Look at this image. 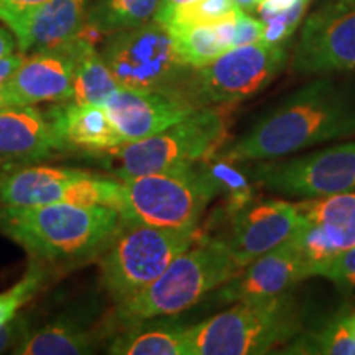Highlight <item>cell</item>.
Instances as JSON below:
<instances>
[{"mask_svg":"<svg viewBox=\"0 0 355 355\" xmlns=\"http://www.w3.org/2000/svg\"><path fill=\"white\" fill-rule=\"evenodd\" d=\"M285 46L252 43L230 48L202 68L191 69L181 96L194 107L229 105L250 99L282 73Z\"/></svg>","mask_w":355,"mask_h":355,"instance_id":"ba28073f","label":"cell"},{"mask_svg":"<svg viewBox=\"0 0 355 355\" xmlns=\"http://www.w3.org/2000/svg\"><path fill=\"white\" fill-rule=\"evenodd\" d=\"M300 331L298 309L290 295L241 301L224 313L186 327L188 355L268 354Z\"/></svg>","mask_w":355,"mask_h":355,"instance_id":"277c9868","label":"cell"},{"mask_svg":"<svg viewBox=\"0 0 355 355\" xmlns=\"http://www.w3.org/2000/svg\"><path fill=\"white\" fill-rule=\"evenodd\" d=\"M300 0H260L259 7L263 10H285V8L295 6Z\"/></svg>","mask_w":355,"mask_h":355,"instance_id":"8d00e7d4","label":"cell"},{"mask_svg":"<svg viewBox=\"0 0 355 355\" xmlns=\"http://www.w3.org/2000/svg\"><path fill=\"white\" fill-rule=\"evenodd\" d=\"M64 152L51 109L8 105L0 110V159L37 162Z\"/></svg>","mask_w":355,"mask_h":355,"instance_id":"2e32d148","label":"cell"},{"mask_svg":"<svg viewBox=\"0 0 355 355\" xmlns=\"http://www.w3.org/2000/svg\"><path fill=\"white\" fill-rule=\"evenodd\" d=\"M198 237V229H163L122 222L99 255L102 286L117 304L130 300L152 285Z\"/></svg>","mask_w":355,"mask_h":355,"instance_id":"8992f818","label":"cell"},{"mask_svg":"<svg viewBox=\"0 0 355 355\" xmlns=\"http://www.w3.org/2000/svg\"><path fill=\"white\" fill-rule=\"evenodd\" d=\"M355 68V2H336L304 21L293 55L300 74H324Z\"/></svg>","mask_w":355,"mask_h":355,"instance_id":"8fae6325","label":"cell"},{"mask_svg":"<svg viewBox=\"0 0 355 355\" xmlns=\"http://www.w3.org/2000/svg\"><path fill=\"white\" fill-rule=\"evenodd\" d=\"M89 0H46L15 28L20 53L50 50L78 37L86 24Z\"/></svg>","mask_w":355,"mask_h":355,"instance_id":"e0dca14e","label":"cell"},{"mask_svg":"<svg viewBox=\"0 0 355 355\" xmlns=\"http://www.w3.org/2000/svg\"><path fill=\"white\" fill-rule=\"evenodd\" d=\"M347 137H355V99L334 83L319 79L288 96L216 157L234 165L266 162Z\"/></svg>","mask_w":355,"mask_h":355,"instance_id":"6da1fadb","label":"cell"},{"mask_svg":"<svg viewBox=\"0 0 355 355\" xmlns=\"http://www.w3.org/2000/svg\"><path fill=\"white\" fill-rule=\"evenodd\" d=\"M46 0H0V20L15 28L21 20Z\"/></svg>","mask_w":355,"mask_h":355,"instance_id":"d6a6232c","label":"cell"},{"mask_svg":"<svg viewBox=\"0 0 355 355\" xmlns=\"http://www.w3.org/2000/svg\"><path fill=\"white\" fill-rule=\"evenodd\" d=\"M239 272L225 242L201 237L181 252L152 285L123 301L115 311V321L139 324L159 316H173L193 308Z\"/></svg>","mask_w":355,"mask_h":355,"instance_id":"3957f363","label":"cell"},{"mask_svg":"<svg viewBox=\"0 0 355 355\" xmlns=\"http://www.w3.org/2000/svg\"><path fill=\"white\" fill-rule=\"evenodd\" d=\"M337 2H355V0H337Z\"/></svg>","mask_w":355,"mask_h":355,"instance_id":"b9f144b4","label":"cell"},{"mask_svg":"<svg viewBox=\"0 0 355 355\" xmlns=\"http://www.w3.org/2000/svg\"><path fill=\"white\" fill-rule=\"evenodd\" d=\"M102 58L121 87L180 97H183L181 87L193 69L178 55L166 26L155 20L112 33Z\"/></svg>","mask_w":355,"mask_h":355,"instance_id":"9c48e42d","label":"cell"},{"mask_svg":"<svg viewBox=\"0 0 355 355\" xmlns=\"http://www.w3.org/2000/svg\"><path fill=\"white\" fill-rule=\"evenodd\" d=\"M121 225V214L104 206L55 202L0 209V230L44 265L99 259Z\"/></svg>","mask_w":355,"mask_h":355,"instance_id":"7a4b0ae2","label":"cell"},{"mask_svg":"<svg viewBox=\"0 0 355 355\" xmlns=\"http://www.w3.org/2000/svg\"><path fill=\"white\" fill-rule=\"evenodd\" d=\"M263 40V21L255 19L245 10H239L235 17V32H234V48L243 44L261 43Z\"/></svg>","mask_w":355,"mask_h":355,"instance_id":"1f68e13d","label":"cell"},{"mask_svg":"<svg viewBox=\"0 0 355 355\" xmlns=\"http://www.w3.org/2000/svg\"><path fill=\"white\" fill-rule=\"evenodd\" d=\"M28 334V321L25 318H15L7 326L0 327V354L8 349H15Z\"/></svg>","mask_w":355,"mask_h":355,"instance_id":"836d02e7","label":"cell"},{"mask_svg":"<svg viewBox=\"0 0 355 355\" xmlns=\"http://www.w3.org/2000/svg\"><path fill=\"white\" fill-rule=\"evenodd\" d=\"M122 183L109 178H97L91 173H84L74 180L64 191L63 201L74 206H104L119 212Z\"/></svg>","mask_w":355,"mask_h":355,"instance_id":"83f0119b","label":"cell"},{"mask_svg":"<svg viewBox=\"0 0 355 355\" xmlns=\"http://www.w3.org/2000/svg\"><path fill=\"white\" fill-rule=\"evenodd\" d=\"M219 193L204 165L128 178L122 180L119 214L123 224L196 229Z\"/></svg>","mask_w":355,"mask_h":355,"instance_id":"5b68a950","label":"cell"},{"mask_svg":"<svg viewBox=\"0 0 355 355\" xmlns=\"http://www.w3.org/2000/svg\"><path fill=\"white\" fill-rule=\"evenodd\" d=\"M86 171L73 168L24 166L0 178V202L7 207L46 206L63 201L68 186Z\"/></svg>","mask_w":355,"mask_h":355,"instance_id":"d6986e66","label":"cell"},{"mask_svg":"<svg viewBox=\"0 0 355 355\" xmlns=\"http://www.w3.org/2000/svg\"><path fill=\"white\" fill-rule=\"evenodd\" d=\"M232 2L237 6L239 8L245 12H255L257 7H259L260 0H232Z\"/></svg>","mask_w":355,"mask_h":355,"instance_id":"f35d334b","label":"cell"},{"mask_svg":"<svg viewBox=\"0 0 355 355\" xmlns=\"http://www.w3.org/2000/svg\"><path fill=\"white\" fill-rule=\"evenodd\" d=\"M318 277L329 278L339 286H355V245L337 254L318 272Z\"/></svg>","mask_w":355,"mask_h":355,"instance_id":"4dcf8cb0","label":"cell"},{"mask_svg":"<svg viewBox=\"0 0 355 355\" xmlns=\"http://www.w3.org/2000/svg\"><path fill=\"white\" fill-rule=\"evenodd\" d=\"M298 206L306 219L321 229L336 254L355 245V191L313 198Z\"/></svg>","mask_w":355,"mask_h":355,"instance_id":"ffe728a7","label":"cell"},{"mask_svg":"<svg viewBox=\"0 0 355 355\" xmlns=\"http://www.w3.org/2000/svg\"><path fill=\"white\" fill-rule=\"evenodd\" d=\"M107 352L117 355H188L186 327L127 332L115 337Z\"/></svg>","mask_w":355,"mask_h":355,"instance_id":"d4e9b609","label":"cell"},{"mask_svg":"<svg viewBox=\"0 0 355 355\" xmlns=\"http://www.w3.org/2000/svg\"><path fill=\"white\" fill-rule=\"evenodd\" d=\"M104 107L125 144L157 135L196 110L180 96L127 87L115 89Z\"/></svg>","mask_w":355,"mask_h":355,"instance_id":"9a60e30c","label":"cell"},{"mask_svg":"<svg viewBox=\"0 0 355 355\" xmlns=\"http://www.w3.org/2000/svg\"><path fill=\"white\" fill-rule=\"evenodd\" d=\"M241 10L232 0H194L171 8L170 12L155 17V21L166 28H180V26L214 25L229 20Z\"/></svg>","mask_w":355,"mask_h":355,"instance_id":"4316f807","label":"cell"},{"mask_svg":"<svg viewBox=\"0 0 355 355\" xmlns=\"http://www.w3.org/2000/svg\"><path fill=\"white\" fill-rule=\"evenodd\" d=\"M51 112L64 150L102 153L125 144L104 105L71 102L53 107Z\"/></svg>","mask_w":355,"mask_h":355,"instance_id":"ac0fdd59","label":"cell"},{"mask_svg":"<svg viewBox=\"0 0 355 355\" xmlns=\"http://www.w3.org/2000/svg\"><path fill=\"white\" fill-rule=\"evenodd\" d=\"M117 87L114 74L104 58L96 51L94 43L81 35L76 37V66H74L73 102L104 105Z\"/></svg>","mask_w":355,"mask_h":355,"instance_id":"cb8c5ba5","label":"cell"},{"mask_svg":"<svg viewBox=\"0 0 355 355\" xmlns=\"http://www.w3.org/2000/svg\"><path fill=\"white\" fill-rule=\"evenodd\" d=\"M350 322H352V332H354V337H355V313L350 314Z\"/></svg>","mask_w":355,"mask_h":355,"instance_id":"60d3db41","label":"cell"},{"mask_svg":"<svg viewBox=\"0 0 355 355\" xmlns=\"http://www.w3.org/2000/svg\"><path fill=\"white\" fill-rule=\"evenodd\" d=\"M189 2H194V0H162L157 15H162V13L170 12L171 8H175L178 6H184V3H189ZM157 15H155V17H157Z\"/></svg>","mask_w":355,"mask_h":355,"instance_id":"74e56055","label":"cell"},{"mask_svg":"<svg viewBox=\"0 0 355 355\" xmlns=\"http://www.w3.org/2000/svg\"><path fill=\"white\" fill-rule=\"evenodd\" d=\"M17 46V40L13 32H8L7 28L0 26V58H6L12 55Z\"/></svg>","mask_w":355,"mask_h":355,"instance_id":"d590c367","label":"cell"},{"mask_svg":"<svg viewBox=\"0 0 355 355\" xmlns=\"http://www.w3.org/2000/svg\"><path fill=\"white\" fill-rule=\"evenodd\" d=\"M232 214L230 229L222 241L239 270L290 241L304 222L298 204L283 199L248 201Z\"/></svg>","mask_w":355,"mask_h":355,"instance_id":"7c38bea8","label":"cell"},{"mask_svg":"<svg viewBox=\"0 0 355 355\" xmlns=\"http://www.w3.org/2000/svg\"><path fill=\"white\" fill-rule=\"evenodd\" d=\"M162 0H97L89 8L86 24L79 35L94 43L105 33L135 28L152 21Z\"/></svg>","mask_w":355,"mask_h":355,"instance_id":"603a6c76","label":"cell"},{"mask_svg":"<svg viewBox=\"0 0 355 355\" xmlns=\"http://www.w3.org/2000/svg\"><path fill=\"white\" fill-rule=\"evenodd\" d=\"M293 354L355 355V337L350 314H340L313 336H304L293 345Z\"/></svg>","mask_w":355,"mask_h":355,"instance_id":"484cf974","label":"cell"},{"mask_svg":"<svg viewBox=\"0 0 355 355\" xmlns=\"http://www.w3.org/2000/svg\"><path fill=\"white\" fill-rule=\"evenodd\" d=\"M311 277L308 261L295 239H290L268 254L239 270L220 286V300L241 303L286 295L290 288Z\"/></svg>","mask_w":355,"mask_h":355,"instance_id":"5bb4252c","label":"cell"},{"mask_svg":"<svg viewBox=\"0 0 355 355\" xmlns=\"http://www.w3.org/2000/svg\"><path fill=\"white\" fill-rule=\"evenodd\" d=\"M254 178L263 188L293 198H324L355 191V141L259 165Z\"/></svg>","mask_w":355,"mask_h":355,"instance_id":"30bf717a","label":"cell"},{"mask_svg":"<svg viewBox=\"0 0 355 355\" xmlns=\"http://www.w3.org/2000/svg\"><path fill=\"white\" fill-rule=\"evenodd\" d=\"M8 105H10V102H8L6 92H3V89L0 87V110L8 107Z\"/></svg>","mask_w":355,"mask_h":355,"instance_id":"ab89813d","label":"cell"},{"mask_svg":"<svg viewBox=\"0 0 355 355\" xmlns=\"http://www.w3.org/2000/svg\"><path fill=\"white\" fill-rule=\"evenodd\" d=\"M24 60V53H19V55H13L12 53V55H8L6 58H0V87L15 74V71L20 68Z\"/></svg>","mask_w":355,"mask_h":355,"instance_id":"e575fe53","label":"cell"},{"mask_svg":"<svg viewBox=\"0 0 355 355\" xmlns=\"http://www.w3.org/2000/svg\"><path fill=\"white\" fill-rule=\"evenodd\" d=\"M309 0H300L295 6L285 10H263L257 8L260 20L263 21V40L261 43L272 44V46H285L288 40L296 32L306 10H308Z\"/></svg>","mask_w":355,"mask_h":355,"instance_id":"f546056e","label":"cell"},{"mask_svg":"<svg viewBox=\"0 0 355 355\" xmlns=\"http://www.w3.org/2000/svg\"><path fill=\"white\" fill-rule=\"evenodd\" d=\"M235 17L214 25L168 28L183 63L193 69L202 68L234 48Z\"/></svg>","mask_w":355,"mask_h":355,"instance_id":"7402d4cb","label":"cell"},{"mask_svg":"<svg viewBox=\"0 0 355 355\" xmlns=\"http://www.w3.org/2000/svg\"><path fill=\"white\" fill-rule=\"evenodd\" d=\"M74 66L76 37L56 48L33 51L2 89L10 105L68 102L73 99Z\"/></svg>","mask_w":355,"mask_h":355,"instance_id":"4fadbf2b","label":"cell"},{"mask_svg":"<svg viewBox=\"0 0 355 355\" xmlns=\"http://www.w3.org/2000/svg\"><path fill=\"white\" fill-rule=\"evenodd\" d=\"M227 130L229 114L224 105L199 107L157 135L123 144L117 150V175L128 180L202 165L224 146Z\"/></svg>","mask_w":355,"mask_h":355,"instance_id":"52a82bcc","label":"cell"},{"mask_svg":"<svg viewBox=\"0 0 355 355\" xmlns=\"http://www.w3.org/2000/svg\"><path fill=\"white\" fill-rule=\"evenodd\" d=\"M46 265L40 260H30L28 270L21 277L19 283H15L7 291L0 293V327L7 326L8 322L17 318V313L37 295L48 279Z\"/></svg>","mask_w":355,"mask_h":355,"instance_id":"f1b7e54d","label":"cell"},{"mask_svg":"<svg viewBox=\"0 0 355 355\" xmlns=\"http://www.w3.org/2000/svg\"><path fill=\"white\" fill-rule=\"evenodd\" d=\"M102 332L86 329L69 319H58L42 329L26 334L13 349L17 355H81L94 352Z\"/></svg>","mask_w":355,"mask_h":355,"instance_id":"44dd1931","label":"cell"}]
</instances>
